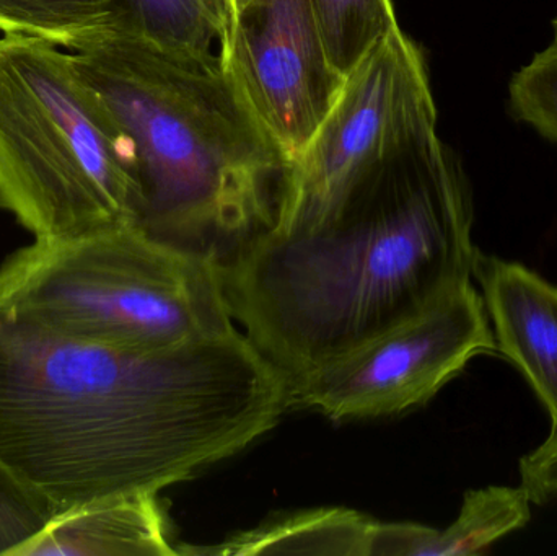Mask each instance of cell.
I'll use <instances>...</instances> for the list:
<instances>
[{
	"label": "cell",
	"mask_w": 557,
	"mask_h": 556,
	"mask_svg": "<svg viewBox=\"0 0 557 556\" xmlns=\"http://www.w3.org/2000/svg\"><path fill=\"white\" fill-rule=\"evenodd\" d=\"M290 408L287 379L238 329L137 351L0 307V464L52 518L195 479Z\"/></svg>",
	"instance_id": "6da1fadb"
},
{
	"label": "cell",
	"mask_w": 557,
	"mask_h": 556,
	"mask_svg": "<svg viewBox=\"0 0 557 556\" xmlns=\"http://www.w3.org/2000/svg\"><path fill=\"white\" fill-rule=\"evenodd\" d=\"M473 199L437 129L331 218L267 231L222 263L232 319L290 387L473 281Z\"/></svg>",
	"instance_id": "7a4b0ae2"
},
{
	"label": "cell",
	"mask_w": 557,
	"mask_h": 556,
	"mask_svg": "<svg viewBox=\"0 0 557 556\" xmlns=\"http://www.w3.org/2000/svg\"><path fill=\"white\" fill-rule=\"evenodd\" d=\"M72 58L133 147L147 234L222 264L273 227L287 160L231 61L136 35Z\"/></svg>",
	"instance_id": "3957f363"
},
{
	"label": "cell",
	"mask_w": 557,
	"mask_h": 556,
	"mask_svg": "<svg viewBox=\"0 0 557 556\" xmlns=\"http://www.w3.org/2000/svg\"><path fill=\"white\" fill-rule=\"evenodd\" d=\"M221 268L120 222L13 251L0 264V307L74 338L165 351L237 330Z\"/></svg>",
	"instance_id": "277c9868"
},
{
	"label": "cell",
	"mask_w": 557,
	"mask_h": 556,
	"mask_svg": "<svg viewBox=\"0 0 557 556\" xmlns=\"http://www.w3.org/2000/svg\"><path fill=\"white\" fill-rule=\"evenodd\" d=\"M133 147L72 52L0 36V209L35 238L136 222Z\"/></svg>",
	"instance_id": "5b68a950"
},
{
	"label": "cell",
	"mask_w": 557,
	"mask_h": 556,
	"mask_svg": "<svg viewBox=\"0 0 557 556\" xmlns=\"http://www.w3.org/2000/svg\"><path fill=\"white\" fill-rule=\"evenodd\" d=\"M435 129L424 54L396 26L347 75L323 123L288 162L270 231L326 221L360 183Z\"/></svg>",
	"instance_id": "8992f818"
},
{
	"label": "cell",
	"mask_w": 557,
	"mask_h": 556,
	"mask_svg": "<svg viewBox=\"0 0 557 556\" xmlns=\"http://www.w3.org/2000/svg\"><path fill=\"white\" fill-rule=\"evenodd\" d=\"M497 353L483 297L460 284L401 325L292 387L294 408L333 421L396 417L434 398L471 359Z\"/></svg>",
	"instance_id": "52a82bcc"
},
{
	"label": "cell",
	"mask_w": 557,
	"mask_h": 556,
	"mask_svg": "<svg viewBox=\"0 0 557 556\" xmlns=\"http://www.w3.org/2000/svg\"><path fill=\"white\" fill-rule=\"evenodd\" d=\"M219 54L237 69L288 165L346 81L327 58L310 0H248Z\"/></svg>",
	"instance_id": "ba28073f"
},
{
	"label": "cell",
	"mask_w": 557,
	"mask_h": 556,
	"mask_svg": "<svg viewBox=\"0 0 557 556\" xmlns=\"http://www.w3.org/2000/svg\"><path fill=\"white\" fill-rule=\"evenodd\" d=\"M473 277L497 353L522 372L557 431V286L525 264L481 251Z\"/></svg>",
	"instance_id": "9c48e42d"
},
{
	"label": "cell",
	"mask_w": 557,
	"mask_h": 556,
	"mask_svg": "<svg viewBox=\"0 0 557 556\" xmlns=\"http://www.w3.org/2000/svg\"><path fill=\"white\" fill-rule=\"evenodd\" d=\"M160 493H137L49 519L10 556H175Z\"/></svg>",
	"instance_id": "30bf717a"
},
{
	"label": "cell",
	"mask_w": 557,
	"mask_h": 556,
	"mask_svg": "<svg viewBox=\"0 0 557 556\" xmlns=\"http://www.w3.org/2000/svg\"><path fill=\"white\" fill-rule=\"evenodd\" d=\"M532 505L522 485L470 490L465 493L458 518L448 528L376 521L370 556L484 555L532 521Z\"/></svg>",
	"instance_id": "8fae6325"
},
{
	"label": "cell",
	"mask_w": 557,
	"mask_h": 556,
	"mask_svg": "<svg viewBox=\"0 0 557 556\" xmlns=\"http://www.w3.org/2000/svg\"><path fill=\"white\" fill-rule=\"evenodd\" d=\"M375 522L352 509H310L270 519L212 547L182 544L180 555L370 556Z\"/></svg>",
	"instance_id": "7c38bea8"
},
{
	"label": "cell",
	"mask_w": 557,
	"mask_h": 556,
	"mask_svg": "<svg viewBox=\"0 0 557 556\" xmlns=\"http://www.w3.org/2000/svg\"><path fill=\"white\" fill-rule=\"evenodd\" d=\"M0 33L81 52L127 35L126 13L123 0H0Z\"/></svg>",
	"instance_id": "4fadbf2b"
},
{
	"label": "cell",
	"mask_w": 557,
	"mask_h": 556,
	"mask_svg": "<svg viewBox=\"0 0 557 556\" xmlns=\"http://www.w3.org/2000/svg\"><path fill=\"white\" fill-rule=\"evenodd\" d=\"M127 35L189 54H211L227 29L224 0H123Z\"/></svg>",
	"instance_id": "5bb4252c"
},
{
	"label": "cell",
	"mask_w": 557,
	"mask_h": 556,
	"mask_svg": "<svg viewBox=\"0 0 557 556\" xmlns=\"http://www.w3.org/2000/svg\"><path fill=\"white\" fill-rule=\"evenodd\" d=\"M327 58L343 77L399 26L393 0H310Z\"/></svg>",
	"instance_id": "9a60e30c"
},
{
	"label": "cell",
	"mask_w": 557,
	"mask_h": 556,
	"mask_svg": "<svg viewBox=\"0 0 557 556\" xmlns=\"http://www.w3.org/2000/svg\"><path fill=\"white\" fill-rule=\"evenodd\" d=\"M509 104L517 120L557 143V41L513 74Z\"/></svg>",
	"instance_id": "2e32d148"
},
{
	"label": "cell",
	"mask_w": 557,
	"mask_h": 556,
	"mask_svg": "<svg viewBox=\"0 0 557 556\" xmlns=\"http://www.w3.org/2000/svg\"><path fill=\"white\" fill-rule=\"evenodd\" d=\"M49 519L52 515L48 506L0 464V556L12 555L38 534Z\"/></svg>",
	"instance_id": "e0dca14e"
},
{
	"label": "cell",
	"mask_w": 557,
	"mask_h": 556,
	"mask_svg": "<svg viewBox=\"0 0 557 556\" xmlns=\"http://www.w3.org/2000/svg\"><path fill=\"white\" fill-rule=\"evenodd\" d=\"M520 485L529 492L533 505H546L557 499V431L539 447L520 459Z\"/></svg>",
	"instance_id": "ac0fdd59"
},
{
	"label": "cell",
	"mask_w": 557,
	"mask_h": 556,
	"mask_svg": "<svg viewBox=\"0 0 557 556\" xmlns=\"http://www.w3.org/2000/svg\"><path fill=\"white\" fill-rule=\"evenodd\" d=\"M247 2L248 0H224L227 29H225L224 39H222V42L221 45H219V48H221V46L224 45L225 41H227L228 36H231V33L234 32L235 25H237L238 16H240L242 9H244L245 3Z\"/></svg>",
	"instance_id": "d6986e66"
},
{
	"label": "cell",
	"mask_w": 557,
	"mask_h": 556,
	"mask_svg": "<svg viewBox=\"0 0 557 556\" xmlns=\"http://www.w3.org/2000/svg\"><path fill=\"white\" fill-rule=\"evenodd\" d=\"M553 29H555V41H557V13L555 20H553Z\"/></svg>",
	"instance_id": "ffe728a7"
}]
</instances>
